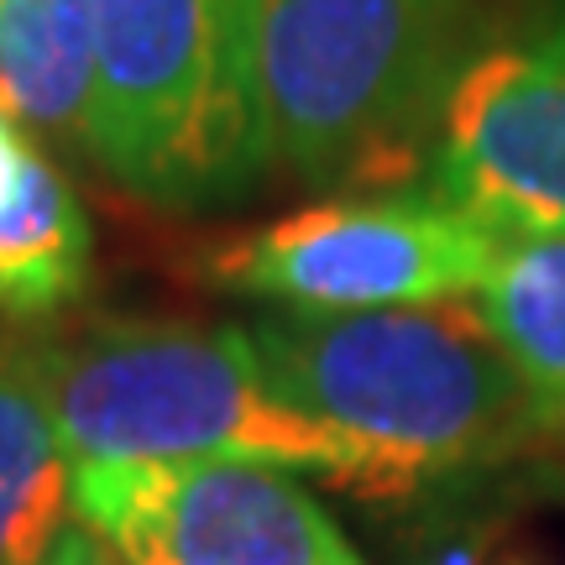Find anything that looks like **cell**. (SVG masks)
Here are the masks:
<instances>
[{
	"instance_id": "obj_1",
	"label": "cell",
	"mask_w": 565,
	"mask_h": 565,
	"mask_svg": "<svg viewBox=\"0 0 565 565\" xmlns=\"http://www.w3.org/2000/svg\"><path fill=\"white\" fill-rule=\"evenodd\" d=\"M288 404L351 440L377 492L508 456L545 429L471 299L246 324Z\"/></svg>"
},
{
	"instance_id": "obj_2",
	"label": "cell",
	"mask_w": 565,
	"mask_h": 565,
	"mask_svg": "<svg viewBox=\"0 0 565 565\" xmlns=\"http://www.w3.org/2000/svg\"><path fill=\"white\" fill-rule=\"evenodd\" d=\"M42 383L74 471L236 461L372 487L362 450L273 387L246 324H89L42 345Z\"/></svg>"
},
{
	"instance_id": "obj_3",
	"label": "cell",
	"mask_w": 565,
	"mask_h": 565,
	"mask_svg": "<svg viewBox=\"0 0 565 565\" xmlns=\"http://www.w3.org/2000/svg\"><path fill=\"white\" fill-rule=\"evenodd\" d=\"M273 162L303 183H383L440 131L471 53L466 0H252Z\"/></svg>"
},
{
	"instance_id": "obj_4",
	"label": "cell",
	"mask_w": 565,
	"mask_h": 565,
	"mask_svg": "<svg viewBox=\"0 0 565 565\" xmlns=\"http://www.w3.org/2000/svg\"><path fill=\"white\" fill-rule=\"evenodd\" d=\"M89 158L162 210L242 200L273 168L252 0H89Z\"/></svg>"
},
{
	"instance_id": "obj_5",
	"label": "cell",
	"mask_w": 565,
	"mask_h": 565,
	"mask_svg": "<svg viewBox=\"0 0 565 565\" xmlns=\"http://www.w3.org/2000/svg\"><path fill=\"white\" fill-rule=\"evenodd\" d=\"M503 236L440 194L324 200L210 252V282L299 315L471 299Z\"/></svg>"
},
{
	"instance_id": "obj_6",
	"label": "cell",
	"mask_w": 565,
	"mask_h": 565,
	"mask_svg": "<svg viewBox=\"0 0 565 565\" xmlns=\"http://www.w3.org/2000/svg\"><path fill=\"white\" fill-rule=\"evenodd\" d=\"M429 168L435 194L498 236L565 231V0L471 42Z\"/></svg>"
},
{
	"instance_id": "obj_7",
	"label": "cell",
	"mask_w": 565,
	"mask_h": 565,
	"mask_svg": "<svg viewBox=\"0 0 565 565\" xmlns=\"http://www.w3.org/2000/svg\"><path fill=\"white\" fill-rule=\"evenodd\" d=\"M74 519L121 565H366L278 466H89Z\"/></svg>"
},
{
	"instance_id": "obj_8",
	"label": "cell",
	"mask_w": 565,
	"mask_h": 565,
	"mask_svg": "<svg viewBox=\"0 0 565 565\" xmlns=\"http://www.w3.org/2000/svg\"><path fill=\"white\" fill-rule=\"evenodd\" d=\"M74 529V466L42 383V345L0 341V565H47Z\"/></svg>"
},
{
	"instance_id": "obj_9",
	"label": "cell",
	"mask_w": 565,
	"mask_h": 565,
	"mask_svg": "<svg viewBox=\"0 0 565 565\" xmlns=\"http://www.w3.org/2000/svg\"><path fill=\"white\" fill-rule=\"evenodd\" d=\"M95 17L89 0H0V116L32 141L89 152Z\"/></svg>"
},
{
	"instance_id": "obj_10",
	"label": "cell",
	"mask_w": 565,
	"mask_h": 565,
	"mask_svg": "<svg viewBox=\"0 0 565 565\" xmlns=\"http://www.w3.org/2000/svg\"><path fill=\"white\" fill-rule=\"evenodd\" d=\"M545 429H565V231L503 236L471 294Z\"/></svg>"
},
{
	"instance_id": "obj_11",
	"label": "cell",
	"mask_w": 565,
	"mask_h": 565,
	"mask_svg": "<svg viewBox=\"0 0 565 565\" xmlns=\"http://www.w3.org/2000/svg\"><path fill=\"white\" fill-rule=\"evenodd\" d=\"M89 246L74 183L38 147L11 200H0V309L38 320L74 303L89 282Z\"/></svg>"
},
{
	"instance_id": "obj_12",
	"label": "cell",
	"mask_w": 565,
	"mask_h": 565,
	"mask_svg": "<svg viewBox=\"0 0 565 565\" xmlns=\"http://www.w3.org/2000/svg\"><path fill=\"white\" fill-rule=\"evenodd\" d=\"M32 152H38V141L26 137L17 121H6V116H0V200H11V189L21 183Z\"/></svg>"
},
{
	"instance_id": "obj_13",
	"label": "cell",
	"mask_w": 565,
	"mask_h": 565,
	"mask_svg": "<svg viewBox=\"0 0 565 565\" xmlns=\"http://www.w3.org/2000/svg\"><path fill=\"white\" fill-rule=\"evenodd\" d=\"M47 565H121V561H116V555H110V545H100V540H95L84 524H74L58 540V550L47 555Z\"/></svg>"
}]
</instances>
